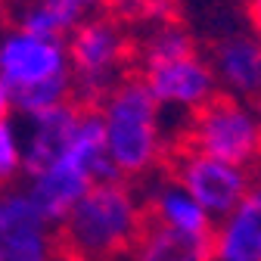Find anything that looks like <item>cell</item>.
Masks as SVG:
<instances>
[{
	"instance_id": "obj_1",
	"label": "cell",
	"mask_w": 261,
	"mask_h": 261,
	"mask_svg": "<svg viewBox=\"0 0 261 261\" xmlns=\"http://www.w3.org/2000/svg\"><path fill=\"white\" fill-rule=\"evenodd\" d=\"M140 230V199L127 180H100L50 230L53 261H115Z\"/></svg>"
},
{
	"instance_id": "obj_2",
	"label": "cell",
	"mask_w": 261,
	"mask_h": 261,
	"mask_svg": "<svg viewBox=\"0 0 261 261\" xmlns=\"http://www.w3.org/2000/svg\"><path fill=\"white\" fill-rule=\"evenodd\" d=\"M137 78L146 84L152 100L193 115L218 93V81L208 59L199 53L196 38L180 22H165L149 31V38L134 53Z\"/></svg>"
},
{
	"instance_id": "obj_3",
	"label": "cell",
	"mask_w": 261,
	"mask_h": 261,
	"mask_svg": "<svg viewBox=\"0 0 261 261\" xmlns=\"http://www.w3.org/2000/svg\"><path fill=\"white\" fill-rule=\"evenodd\" d=\"M103 121V137H106V155L121 180L134 184L159 168L165 143H162V127H159V103L146 84L130 72L121 78L106 100L96 106Z\"/></svg>"
},
{
	"instance_id": "obj_4",
	"label": "cell",
	"mask_w": 261,
	"mask_h": 261,
	"mask_svg": "<svg viewBox=\"0 0 261 261\" xmlns=\"http://www.w3.org/2000/svg\"><path fill=\"white\" fill-rule=\"evenodd\" d=\"M134 41L118 19L87 16L65 38V59L72 75V100L84 109H96L106 93L134 69Z\"/></svg>"
},
{
	"instance_id": "obj_5",
	"label": "cell",
	"mask_w": 261,
	"mask_h": 261,
	"mask_svg": "<svg viewBox=\"0 0 261 261\" xmlns=\"http://www.w3.org/2000/svg\"><path fill=\"white\" fill-rule=\"evenodd\" d=\"M171 143L255 174L261 168V112L218 90L190 115L187 127Z\"/></svg>"
},
{
	"instance_id": "obj_6",
	"label": "cell",
	"mask_w": 261,
	"mask_h": 261,
	"mask_svg": "<svg viewBox=\"0 0 261 261\" xmlns=\"http://www.w3.org/2000/svg\"><path fill=\"white\" fill-rule=\"evenodd\" d=\"M155 171L162 177L174 180L212 218V224L224 221L237 208V202L246 196L249 180H252L249 171L218 162L212 155H202L196 149H187L180 143H165V152H162V162Z\"/></svg>"
},
{
	"instance_id": "obj_7",
	"label": "cell",
	"mask_w": 261,
	"mask_h": 261,
	"mask_svg": "<svg viewBox=\"0 0 261 261\" xmlns=\"http://www.w3.org/2000/svg\"><path fill=\"white\" fill-rule=\"evenodd\" d=\"M62 75H69L65 41L38 38L22 28L10 31L0 41V81L10 87V96Z\"/></svg>"
},
{
	"instance_id": "obj_8",
	"label": "cell",
	"mask_w": 261,
	"mask_h": 261,
	"mask_svg": "<svg viewBox=\"0 0 261 261\" xmlns=\"http://www.w3.org/2000/svg\"><path fill=\"white\" fill-rule=\"evenodd\" d=\"M218 90L261 112V41L252 31H227L208 47Z\"/></svg>"
},
{
	"instance_id": "obj_9",
	"label": "cell",
	"mask_w": 261,
	"mask_h": 261,
	"mask_svg": "<svg viewBox=\"0 0 261 261\" xmlns=\"http://www.w3.org/2000/svg\"><path fill=\"white\" fill-rule=\"evenodd\" d=\"M0 261H53L47 221L28 193L0 196Z\"/></svg>"
},
{
	"instance_id": "obj_10",
	"label": "cell",
	"mask_w": 261,
	"mask_h": 261,
	"mask_svg": "<svg viewBox=\"0 0 261 261\" xmlns=\"http://www.w3.org/2000/svg\"><path fill=\"white\" fill-rule=\"evenodd\" d=\"M212 252L215 261H261V168L237 208L215 224Z\"/></svg>"
},
{
	"instance_id": "obj_11",
	"label": "cell",
	"mask_w": 261,
	"mask_h": 261,
	"mask_svg": "<svg viewBox=\"0 0 261 261\" xmlns=\"http://www.w3.org/2000/svg\"><path fill=\"white\" fill-rule=\"evenodd\" d=\"M84 106H78L75 100L69 103H59L47 112L31 115V130H28V140L22 149V171L38 177L41 171H47L50 165L65 155L72 137H75V127L81 118Z\"/></svg>"
},
{
	"instance_id": "obj_12",
	"label": "cell",
	"mask_w": 261,
	"mask_h": 261,
	"mask_svg": "<svg viewBox=\"0 0 261 261\" xmlns=\"http://www.w3.org/2000/svg\"><path fill=\"white\" fill-rule=\"evenodd\" d=\"M212 237L215 230L190 233L168 227L140 205V230L127 255L130 261H215Z\"/></svg>"
},
{
	"instance_id": "obj_13",
	"label": "cell",
	"mask_w": 261,
	"mask_h": 261,
	"mask_svg": "<svg viewBox=\"0 0 261 261\" xmlns=\"http://www.w3.org/2000/svg\"><path fill=\"white\" fill-rule=\"evenodd\" d=\"M93 180L78 171L69 159H59L56 165H50L47 171H41L38 177H31V190H28V199L35 202V208L44 215L47 224H56L69 215V208L87 193Z\"/></svg>"
},
{
	"instance_id": "obj_14",
	"label": "cell",
	"mask_w": 261,
	"mask_h": 261,
	"mask_svg": "<svg viewBox=\"0 0 261 261\" xmlns=\"http://www.w3.org/2000/svg\"><path fill=\"white\" fill-rule=\"evenodd\" d=\"M140 205L152 218H159L162 224H168V227H177V230H190V233H208V230H215L212 218L196 205L174 180L162 177V174L149 187V193L140 199Z\"/></svg>"
},
{
	"instance_id": "obj_15",
	"label": "cell",
	"mask_w": 261,
	"mask_h": 261,
	"mask_svg": "<svg viewBox=\"0 0 261 261\" xmlns=\"http://www.w3.org/2000/svg\"><path fill=\"white\" fill-rule=\"evenodd\" d=\"M35 4L53 19V25L59 28V35L69 38V31L100 7V0H35Z\"/></svg>"
},
{
	"instance_id": "obj_16",
	"label": "cell",
	"mask_w": 261,
	"mask_h": 261,
	"mask_svg": "<svg viewBox=\"0 0 261 261\" xmlns=\"http://www.w3.org/2000/svg\"><path fill=\"white\" fill-rule=\"evenodd\" d=\"M22 171V149L16 143V134L10 121H0V184H10Z\"/></svg>"
},
{
	"instance_id": "obj_17",
	"label": "cell",
	"mask_w": 261,
	"mask_h": 261,
	"mask_svg": "<svg viewBox=\"0 0 261 261\" xmlns=\"http://www.w3.org/2000/svg\"><path fill=\"white\" fill-rule=\"evenodd\" d=\"M246 16L252 25V35L261 41V0H246Z\"/></svg>"
},
{
	"instance_id": "obj_18",
	"label": "cell",
	"mask_w": 261,
	"mask_h": 261,
	"mask_svg": "<svg viewBox=\"0 0 261 261\" xmlns=\"http://www.w3.org/2000/svg\"><path fill=\"white\" fill-rule=\"evenodd\" d=\"M10 112H13V96H10V87L0 81V121H10Z\"/></svg>"
},
{
	"instance_id": "obj_19",
	"label": "cell",
	"mask_w": 261,
	"mask_h": 261,
	"mask_svg": "<svg viewBox=\"0 0 261 261\" xmlns=\"http://www.w3.org/2000/svg\"><path fill=\"white\" fill-rule=\"evenodd\" d=\"M0 4H16V0H0Z\"/></svg>"
},
{
	"instance_id": "obj_20",
	"label": "cell",
	"mask_w": 261,
	"mask_h": 261,
	"mask_svg": "<svg viewBox=\"0 0 261 261\" xmlns=\"http://www.w3.org/2000/svg\"><path fill=\"white\" fill-rule=\"evenodd\" d=\"M0 190H4V184H0Z\"/></svg>"
}]
</instances>
